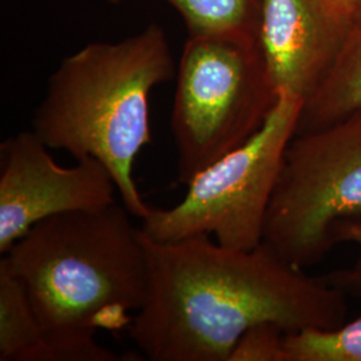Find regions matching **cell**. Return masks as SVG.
<instances>
[{"instance_id":"obj_16","label":"cell","mask_w":361,"mask_h":361,"mask_svg":"<svg viewBox=\"0 0 361 361\" xmlns=\"http://www.w3.org/2000/svg\"><path fill=\"white\" fill-rule=\"evenodd\" d=\"M109 1H110V3H118L119 0H109Z\"/></svg>"},{"instance_id":"obj_7","label":"cell","mask_w":361,"mask_h":361,"mask_svg":"<svg viewBox=\"0 0 361 361\" xmlns=\"http://www.w3.org/2000/svg\"><path fill=\"white\" fill-rule=\"evenodd\" d=\"M34 130L0 143V253L40 221L116 202V180L95 158L63 168Z\"/></svg>"},{"instance_id":"obj_12","label":"cell","mask_w":361,"mask_h":361,"mask_svg":"<svg viewBox=\"0 0 361 361\" xmlns=\"http://www.w3.org/2000/svg\"><path fill=\"white\" fill-rule=\"evenodd\" d=\"M285 350L288 361H361V317L335 329L286 334Z\"/></svg>"},{"instance_id":"obj_10","label":"cell","mask_w":361,"mask_h":361,"mask_svg":"<svg viewBox=\"0 0 361 361\" xmlns=\"http://www.w3.org/2000/svg\"><path fill=\"white\" fill-rule=\"evenodd\" d=\"M44 329L20 279L0 259V361H34Z\"/></svg>"},{"instance_id":"obj_8","label":"cell","mask_w":361,"mask_h":361,"mask_svg":"<svg viewBox=\"0 0 361 361\" xmlns=\"http://www.w3.org/2000/svg\"><path fill=\"white\" fill-rule=\"evenodd\" d=\"M348 20L334 0H261L259 43L277 90L308 99L334 63Z\"/></svg>"},{"instance_id":"obj_11","label":"cell","mask_w":361,"mask_h":361,"mask_svg":"<svg viewBox=\"0 0 361 361\" xmlns=\"http://www.w3.org/2000/svg\"><path fill=\"white\" fill-rule=\"evenodd\" d=\"M189 34H234L259 38L261 0H166Z\"/></svg>"},{"instance_id":"obj_4","label":"cell","mask_w":361,"mask_h":361,"mask_svg":"<svg viewBox=\"0 0 361 361\" xmlns=\"http://www.w3.org/2000/svg\"><path fill=\"white\" fill-rule=\"evenodd\" d=\"M176 77L170 125L177 178L188 185L264 126L280 91L253 35L189 34Z\"/></svg>"},{"instance_id":"obj_6","label":"cell","mask_w":361,"mask_h":361,"mask_svg":"<svg viewBox=\"0 0 361 361\" xmlns=\"http://www.w3.org/2000/svg\"><path fill=\"white\" fill-rule=\"evenodd\" d=\"M302 106V98L280 91L264 126L247 142L201 170L177 205L150 207L141 219L145 235L168 243L213 234L226 247L249 250L261 245L285 150L296 134Z\"/></svg>"},{"instance_id":"obj_3","label":"cell","mask_w":361,"mask_h":361,"mask_svg":"<svg viewBox=\"0 0 361 361\" xmlns=\"http://www.w3.org/2000/svg\"><path fill=\"white\" fill-rule=\"evenodd\" d=\"M122 204L56 214L34 225L4 259L25 285L44 340L92 338L133 322L149 289L141 226Z\"/></svg>"},{"instance_id":"obj_13","label":"cell","mask_w":361,"mask_h":361,"mask_svg":"<svg viewBox=\"0 0 361 361\" xmlns=\"http://www.w3.org/2000/svg\"><path fill=\"white\" fill-rule=\"evenodd\" d=\"M285 335L279 324H256L240 337L228 361H288Z\"/></svg>"},{"instance_id":"obj_15","label":"cell","mask_w":361,"mask_h":361,"mask_svg":"<svg viewBox=\"0 0 361 361\" xmlns=\"http://www.w3.org/2000/svg\"><path fill=\"white\" fill-rule=\"evenodd\" d=\"M334 3L349 15L361 6V0H334Z\"/></svg>"},{"instance_id":"obj_9","label":"cell","mask_w":361,"mask_h":361,"mask_svg":"<svg viewBox=\"0 0 361 361\" xmlns=\"http://www.w3.org/2000/svg\"><path fill=\"white\" fill-rule=\"evenodd\" d=\"M361 110V6L349 15L335 61L304 101L296 134L323 129Z\"/></svg>"},{"instance_id":"obj_14","label":"cell","mask_w":361,"mask_h":361,"mask_svg":"<svg viewBox=\"0 0 361 361\" xmlns=\"http://www.w3.org/2000/svg\"><path fill=\"white\" fill-rule=\"evenodd\" d=\"M341 243H353L361 247V224L345 228L340 234ZM323 279L345 295H361V256L350 268L332 271Z\"/></svg>"},{"instance_id":"obj_1","label":"cell","mask_w":361,"mask_h":361,"mask_svg":"<svg viewBox=\"0 0 361 361\" xmlns=\"http://www.w3.org/2000/svg\"><path fill=\"white\" fill-rule=\"evenodd\" d=\"M145 237L149 289L128 331L147 360L228 361L256 324H279L292 334L345 323L344 292L264 243L244 250L209 235L168 243Z\"/></svg>"},{"instance_id":"obj_2","label":"cell","mask_w":361,"mask_h":361,"mask_svg":"<svg viewBox=\"0 0 361 361\" xmlns=\"http://www.w3.org/2000/svg\"><path fill=\"white\" fill-rule=\"evenodd\" d=\"M176 74L168 35L157 23L118 42L89 43L49 78L32 130L50 149L101 161L122 204L143 219L152 207L134 180V165L152 143L149 98Z\"/></svg>"},{"instance_id":"obj_5","label":"cell","mask_w":361,"mask_h":361,"mask_svg":"<svg viewBox=\"0 0 361 361\" xmlns=\"http://www.w3.org/2000/svg\"><path fill=\"white\" fill-rule=\"evenodd\" d=\"M361 224V110L295 134L285 150L262 243L290 265L320 262Z\"/></svg>"}]
</instances>
